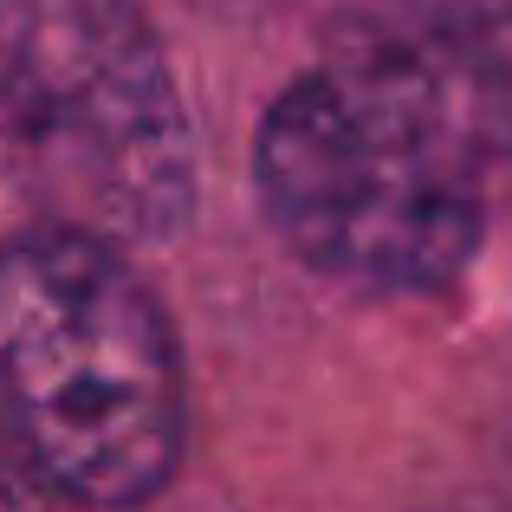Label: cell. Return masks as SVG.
Here are the masks:
<instances>
[{
	"mask_svg": "<svg viewBox=\"0 0 512 512\" xmlns=\"http://www.w3.org/2000/svg\"><path fill=\"white\" fill-rule=\"evenodd\" d=\"M512 78L461 7L350 13L260 117L253 188L292 260L370 299H428L487 240Z\"/></svg>",
	"mask_w": 512,
	"mask_h": 512,
	"instance_id": "1",
	"label": "cell"
},
{
	"mask_svg": "<svg viewBox=\"0 0 512 512\" xmlns=\"http://www.w3.org/2000/svg\"><path fill=\"white\" fill-rule=\"evenodd\" d=\"M0 435L52 500L150 506L188 454V370L124 247L39 221L0 240Z\"/></svg>",
	"mask_w": 512,
	"mask_h": 512,
	"instance_id": "2",
	"label": "cell"
},
{
	"mask_svg": "<svg viewBox=\"0 0 512 512\" xmlns=\"http://www.w3.org/2000/svg\"><path fill=\"white\" fill-rule=\"evenodd\" d=\"M0 150L52 221L117 247L195 214V130L137 0H0Z\"/></svg>",
	"mask_w": 512,
	"mask_h": 512,
	"instance_id": "3",
	"label": "cell"
},
{
	"mask_svg": "<svg viewBox=\"0 0 512 512\" xmlns=\"http://www.w3.org/2000/svg\"><path fill=\"white\" fill-rule=\"evenodd\" d=\"M0 512H52L46 480L20 461V448H13L7 435H0Z\"/></svg>",
	"mask_w": 512,
	"mask_h": 512,
	"instance_id": "4",
	"label": "cell"
},
{
	"mask_svg": "<svg viewBox=\"0 0 512 512\" xmlns=\"http://www.w3.org/2000/svg\"><path fill=\"white\" fill-rule=\"evenodd\" d=\"M461 20L480 33V46L500 59V72L512 78V0H454Z\"/></svg>",
	"mask_w": 512,
	"mask_h": 512,
	"instance_id": "5",
	"label": "cell"
}]
</instances>
